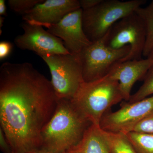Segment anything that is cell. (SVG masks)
I'll return each instance as SVG.
<instances>
[{"mask_svg": "<svg viewBox=\"0 0 153 153\" xmlns=\"http://www.w3.org/2000/svg\"><path fill=\"white\" fill-rule=\"evenodd\" d=\"M58 101L51 81L33 64H2L0 128L13 153H31L41 149V133Z\"/></svg>", "mask_w": 153, "mask_h": 153, "instance_id": "cell-1", "label": "cell"}, {"mask_svg": "<svg viewBox=\"0 0 153 153\" xmlns=\"http://www.w3.org/2000/svg\"><path fill=\"white\" fill-rule=\"evenodd\" d=\"M91 124L71 100H58L55 113L41 133V149L49 153H62L73 149Z\"/></svg>", "mask_w": 153, "mask_h": 153, "instance_id": "cell-2", "label": "cell"}, {"mask_svg": "<svg viewBox=\"0 0 153 153\" xmlns=\"http://www.w3.org/2000/svg\"><path fill=\"white\" fill-rule=\"evenodd\" d=\"M123 100L119 82L107 74L94 81H84L70 100L90 123L100 126L104 114Z\"/></svg>", "mask_w": 153, "mask_h": 153, "instance_id": "cell-3", "label": "cell"}, {"mask_svg": "<svg viewBox=\"0 0 153 153\" xmlns=\"http://www.w3.org/2000/svg\"><path fill=\"white\" fill-rule=\"evenodd\" d=\"M146 3L145 0H102L92 8L82 10L83 31L91 42L100 40L117 22L135 12Z\"/></svg>", "mask_w": 153, "mask_h": 153, "instance_id": "cell-4", "label": "cell"}, {"mask_svg": "<svg viewBox=\"0 0 153 153\" xmlns=\"http://www.w3.org/2000/svg\"><path fill=\"white\" fill-rule=\"evenodd\" d=\"M41 58L49 67L58 99L71 100L84 81L78 55L56 54Z\"/></svg>", "mask_w": 153, "mask_h": 153, "instance_id": "cell-5", "label": "cell"}, {"mask_svg": "<svg viewBox=\"0 0 153 153\" xmlns=\"http://www.w3.org/2000/svg\"><path fill=\"white\" fill-rule=\"evenodd\" d=\"M105 45L118 50L128 46V55L120 62L142 59L146 32L142 19L134 12L117 22L103 37Z\"/></svg>", "mask_w": 153, "mask_h": 153, "instance_id": "cell-6", "label": "cell"}, {"mask_svg": "<svg viewBox=\"0 0 153 153\" xmlns=\"http://www.w3.org/2000/svg\"><path fill=\"white\" fill-rule=\"evenodd\" d=\"M130 49L128 46L118 50L111 49L103 38L91 42L78 55L84 81L91 82L106 76L115 64L128 55Z\"/></svg>", "mask_w": 153, "mask_h": 153, "instance_id": "cell-7", "label": "cell"}, {"mask_svg": "<svg viewBox=\"0 0 153 153\" xmlns=\"http://www.w3.org/2000/svg\"><path fill=\"white\" fill-rule=\"evenodd\" d=\"M153 111V96L132 103L124 102L116 111L105 113L100 127L105 131L127 134Z\"/></svg>", "mask_w": 153, "mask_h": 153, "instance_id": "cell-8", "label": "cell"}, {"mask_svg": "<svg viewBox=\"0 0 153 153\" xmlns=\"http://www.w3.org/2000/svg\"><path fill=\"white\" fill-rule=\"evenodd\" d=\"M24 33L16 36L14 43L19 49L33 51L41 57L69 52L63 41L43 27L24 22L22 25Z\"/></svg>", "mask_w": 153, "mask_h": 153, "instance_id": "cell-9", "label": "cell"}, {"mask_svg": "<svg viewBox=\"0 0 153 153\" xmlns=\"http://www.w3.org/2000/svg\"><path fill=\"white\" fill-rule=\"evenodd\" d=\"M82 13L81 8L73 11L57 24L47 28L49 33L63 41L67 51L73 55H78L91 43L83 31Z\"/></svg>", "mask_w": 153, "mask_h": 153, "instance_id": "cell-10", "label": "cell"}, {"mask_svg": "<svg viewBox=\"0 0 153 153\" xmlns=\"http://www.w3.org/2000/svg\"><path fill=\"white\" fill-rule=\"evenodd\" d=\"M80 8L78 0H47L23 15L22 20L31 25L47 28L57 24L67 14Z\"/></svg>", "mask_w": 153, "mask_h": 153, "instance_id": "cell-11", "label": "cell"}, {"mask_svg": "<svg viewBox=\"0 0 153 153\" xmlns=\"http://www.w3.org/2000/svg\"><path fill=\"white\" fill-rule=\"evenodd\" d=\"M153 65V60L149 58L120 61L115 64L108 74L119 82L124 100L128 101L134 84L145 77Z\"/></svg>", "mask_w": 153, "mask_h": 153, "instance_id": "cell-12", "label": "cell"}, {"mask_svg": "<svg viewBox=\"0 0 153 153\" xmlns=\"http://www.w3.org/2000/svg\"><path fill=\"white\" fill-rule=\"evenodd\" d=\"M76 153H110L100 126L91 124L82 140L73 148Z\"/></svg>", "mask_w": 153, "mask_h": 153, "instance_id": "cell-13", "label": "cell"}, {"mask_svg": "<svg viewBox=\"0 0 153 153\" xmlns=\"http://www.w3.org/2000/svg\"><path fill=\"white\" fill-rule=\"evenodd\" d=\"M101 129L110 153H137L126 134Z\"/></svg>", "mask_w": 153, "mask_h": 153, "instance_id": "cell-14", "label": "cell"}, {"mask_svg": "<svg viewBox=\"0 0 153 153\" xmlns=\"http://www.w3.org/2000/svg\"><path fill=\"white\" fill-rule=\"evenodd\" d=\"M136 12L144 23L146 38L143 56L148 58L153 52V1L146 7L138 9Z\"/></svg>", "mask_w": 153, "mask_h": 153, "instance_id": "cell-15", "label": "cell"}, {"mask_svg": "<svg viewBox=\"0 0 153 153\" xmlns=\"http://www.w3.org/2000/svg\"><path fill=\"white\" fill-rule=\"evenodd\" d=\"M137 153H153V134L131 131L126 134Z\"/></svg>", "mask_w": 153, "mask_h": 153, "instance_id": "cell-16", "label": "cell"}, {"mask_svg": "<svg viewBox=\"0 0 153 153\" xmlns=\"http://www.w3.org/2000/svg\"><path fill=\"white\" fill-rule=\"evenodd\" d=\"M153 94V65L145 76L144 81L136 92L131 95L128 102L140 101Z\"/></svg>", "mask_w": 153, "mask_h": 153, "instance_id": "cell-17", "label": "cell"}, {"mask_svg": "<svg viewBox=\"0 0 153 153\" xmlns=\"http://www.w3.org/2000/svg\"><path fill=\"white\" fill-rule=\"evenodd\" d=\"M44 0H9L8 3L11 10L22 14V16L30 11Z\"/></svg>", "mask_w": 153, "mask_h": 153, "instance_id": "cell-18", "label": "cell"}, {"mask_svg": "<svg viewBox=\"0 0 153 153\" xmlns=\"http://www.w3.org/2000/svg\"><path fill=\"white\" fill-rule=\"evenodd\" d=\"M132 131L153 134V111L141 120Z\"/></svg>", "mask_w": 153, "mask_h": 153, "instance_id": "cell-19", "label": "cell"}, {"mask_svg": "<svg viewBox=\"0 0 153 153\" xmlns=\"http://www.w3.org/2000/svg\"><path fill=\"white\" fill-rule=\"evenodd\" d=\"M13 45L10 42L1 41L0 42V60L7 57L12 51Z\"/></svg>", "mask_w": 153, "mask_h": 153, "instance_id": "cell-20", "label": "cell"}, {"mask_svg": "<svg viewBox=\"0 0 153 153\" xmlns=\"http://www.w3.org/2000/svg\"><path fill=\"white\" fill-rule=\"evenodd\" d=\"M0 149L3 153H13L10 144L1 128H0Z\"/></svg>", "mask_w": 153, "mask_h": 153, "instance_id": "cell-21", "label": "cell"}, {"mask_svg": "<svg viewBox=\"0 0 153 153\" xmlns=\"http://www.w3.org/2000/svg\"><path fill=\"white\" fill-rule=\"evenodd\" d=\"M102 0H79L80 8L82 10L92 8L101 2Z\"/></svg>", "mask_w": 153, "mask_h": 153, "instance_id": "cell-22", "label": "cell"}, {"mask_svg": "<svg viewBox=\"0 0 153 153\" xmlns=\"http://www.w3.org/2000/svg\"><path fill=\"white\" fill-rule=\"evenodd\" d=\"M7 7L4 0H0V16H7Z\"/></svg>", "mask_w": 153, "mask_h": 153, "instance_id": "cell-23", "label": "cell"}, {"mask_svg": "<svg viewBox=\"0 0 153 153\" xmlns=\"http://www.w3.org/2000/svg\"><path fill=\"white\" fill-rule=\"evenodd\" d=\"M31 153H49L47 151L43 149H41L39 150L36 151V152H34Z\"/></svg>", "mask_w": 153, "mask_h": 153, "instance_id": "cell-24", "label": "cell"}, {"mask_svg": "<svg viewBox=\"0 0 153 153\" xmlns=\"http://www.w3.org/2000/svg\"><path fill=\"white\" fill-rule=\"evenodd\" d=\"M4 18L1 16H0V28H1L2 27L3 23L4 22Z\"/></svg>", "mask_w": 153, "mask_h": 153, "instance_id": "cell-25", "label": "cell"}, {"mask_svg": "<svg viewBox=\"0 0 153 153\" xmlns=\"http://www.w3.org/2000/svg\"><path fill=\"white\" fill-rule=\"evenodd\" d=\"M66 153H76V151L74 149H71L69 150L66 151Z\"/></svg>", "mask_w": 153, "mask_h": 153, "instance_id": "cell-26", "label": "cell"}, {"mask_svg": "<svg viewBox=\"0 0 153 153\" xmlns=\"http://www.w3.org/2000/svg\"><path fill=\"white\" fill-rule=\"evenodd\" d=\"M148 58H150V59H151V60H152L153 61V52L149 55V56Z\"/></svg>", "mask_w": 153, "mask_h": 153, "instance_id": "cell-27", "label": "cell"}, {"mask_svg": "<svg viewBox=\"0 0 153 153\" xmlns=\"http://www.w3.org/2000/svg\"><path fill=\"white\" fill-rule=\"evenodd\" d=\"M66 153V152H63V153Z\"/></svg>", "mask_w": 153, "mask_h": 153, "instance_id": "cell-28", "label": "cell"}]
</instances>
